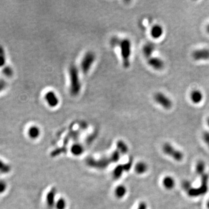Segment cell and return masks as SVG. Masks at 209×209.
<instances>
[{
    "label": "cell",
    "instance_id": "15",
    "mask_svg": "<svg viewBox=\"0 0 209 209\" xmlns=\"http://www.w3.org/2000/svg\"><path fill=\"white\" fill-rule=\"evenodd\" d=\"M135 170L138 174H142L145 173L147 170V166L145 163L141 162L136 165Z\"/></svg>",
    "mask_w": 209,
    "mask_h": 209
},
{
    "label": "cell",
    "instance_id": "33",
    "mask_svg": "<svg viewBox=\"0 0 209 209\" xmlns=\"http://www.w3.org/2000/svg\"><path fill=\"white\" fill-rule=\"evenodd\" d=\"M207 208L208 209H209V201H208L207 203Z\"/></svg>",
    "mask_w": 209,
    "mask_h": 209
},
{
    "label": "cell",
    "instance_id": "32",
    "mask_svg": "<svg viewBox=\"0 0 209 209\" xmlns=\"http://www.w3.org/2000/svg\"><path fill=\"white\" fill-rule=\"evenodd\" d=\"M207 124L209 127V117H208V118L207 119Z\"/></svg>",
    "mask_w": 209,
    "mask_h": 209
},
{
    "label": "cell",
    "instance_id": "7",
    "mask_svg": "<svg viewBox=\"0 0 209 209\" xmlns=\"http://www.w3.org/2000/svg\"><path fill=\"white\" fill-rule=\"evenodd\" d=\"M192 58L196 61H206L209 60V48L198 49L192 53Z\"/></svg>",
    "mask_w": 209,
    "mask_h": 209
},
{
    "label": "cell",
    "instance_id": "14",
    "mask_svg": "<svg viewBox=\"0 0 209 209\" xmlns=\"http://www.w3.org/2000/svg\"><path fill=\"white\" fill-rule=\"evenodd\" d=\"M28 134L31 138L36 139L39 138L40 135V130L37 126H31L29 129Z\"/></svg>",
    "mask_w": 209,
    "mask_h": 209
},
{
    "label": "cell",
    "instance_id": "18",
    "mask_svg": "<svg viewBox=\"0 0 209 209\" xmlns=\"http://www.w3.org/2000/svg\"><path fill=\"white\" fill-rule=\"evenodd\" d=\"M206 169V165L204 162L200 160L198 162L196 166V172L198 175H200L201 176L203 175Z\"/></svg>",
    "mask_w": 209,
    "mask_h": 209
},
{
    "label": "cell",
    "instance_id": "1",
    "mask_svg": "<svg viewBox=\"0 0 209 209\" xmlns=\"http://www.w3.org/2000/svg\"><path fill=\"white\" fill-rule=\"evenodd\" d=\"M69 76L70 80L69 91L72 96H77L79 94L82 84L80 80L79 70L76 66L72 65L69 69Z\"/></svg>",
    "mask_w": 209,
    "mask_h": 209
},
{
    "label": "cell",
    "instance_id": "26",
    "mask_svg": "<svg viewBox=\"0 0 209 209\" xmlns=\"http://www.w3.org/2000/svg\"><path fill=\"white\" fill-rule=\"evenodd\" d=\"M7 188V184L5 181L0 180V193H2L5 191Z\"/></svg>",
    "mask_w": 209,
    "mask_h": 209
},
{
    "label": "cell",
    "instance_id": "11",
    "mask_svg": "<svg viewBox=\"0 0 209 209\" xmlns=\"http://www.w3.org/2000/svg\"><path fill=\"white\" fill-rule=\"evenodd\" d=\"M156 49V46L154 43L149 42L146 43L142 48V53L144 57L147 59L152 57L155 50Z\"/></svg>",
    "mask_w": 209,
    "mask_h": 209
},
{
    "label": "cell",
    "instance_id": "5",
    "mask_svg": "<svg viewBox=\"0 0 209 209\" xmlns=\"http://www.w3.org/2000/svg\"><path fill=\"white\" fill-rule=\"evenodd\" d=\"M163 150L165 154L171 157L177 162L181 161L184 158V154L180 150L175 149L169 143H165L163 146Z\"/></svg>",
    "mask_w": 209,
    "mask_h": 209
},
{
    "label": "cell",
    "instance_id": "21",
    "mask_svg": "<svg viewBox=\"0 0 209 209\" xmlns=\"http://www.w3.org/2000/svg\"><path fill=\"white\" fill-rule=\"evenodd\" d=\"M6 63V56L4 48L0 45V67H4Z\"/></svg>",
    "mask_w": 209,
    "mask_h": 209
},
{
    "label": "cell",
    "instance_id": "25",
    "mask_svg": "<svg viewBox=\"0 0 209 209\" xmlns=\"http://www.w3.org/2000/svg\"><path fill=\"white\" fill-rule=\"evenodd\" d=\"M117 146L118 147L121 149V151L123 153H125V152H127V150H128V147L127 145H125V144L122 142V141H120L118 142L117 144Z\"/></svg>",
    "mask_w": 209,
    "mask_h": 209
},
{
    "label": "cell",
    "instance_id": "27",
    "mask_svg": "<svg viewBox=\"0 0 209 209\" xmlns=\"http://www.w3.org/2000/svg\"><path fill=\"white\" fill-rule=\"evenodd\" d=\"M203 139L209 147V132L205 131L203 134Z\"/></svg>",
    "mask_w": 209,
    "mask_h": 209
},
{
    "label": "cell",
    "instance_id": "29",
    "mask_svg": "<svg viewBox=\"0 0 209 209\" xmlns=\"http://www.w3.org/2000/svg\"><path fill=\"white\" fill-rule=\"evenodd\" d=\"M183 187L185 190L189 191L192 188L191 184L188 181H185L183 183Z\"/></svg>",
    "mask_w": 209,
    "mask_h": 209
},
{
    "label": "cell",
    "instance_id": "23",
    "mask_svg": "<svg viewBox=\"0 0 209 209\" xmlns=\"http://www.w3.org/2000/svg\"><path fill=\"white\" fill-rule=\"evenodd\" d=\"M11 171V167L8 165L6 164L4 162L0 160V172L1 173H8Z\"/></svg>",
    "mask_w": 209,
    "mask_h": 209
},
{
    "label": "cell",
    "instance_id": "19",
    "mask_svg": "<svg viewBox=\"0 0 209 209\" xmlns=\"http://www.w3.org/2000/svg\"><path fill=\"white\" fill-rule=\"evenodd\" d=\"M2 72L7 77H11L14 75L13 69L10 66H5L2 70Z\"/></svg>",
    "mask_w": 209,
    "mask_h": 209
},
{
    "label": "cell",
    "instance_id": "28",
    "mask_svg": "<svg viewBox=\"0 0 209 209\" xmlns=\"http://www.w3.org/2000/svg\"><path fill=\"white\" fill-rule=\"evenodd\" d=\"M7 87V83L6 82L2 79H0V92H2L3 90H4Z\"/></svg>",
    "mask_w": 209,
    "mask_h": 209
},
{
    "label": "cell",
    "instance_id": "6",
    "mask_svg": "<svg viewBox=\"0 0 209 209\" xmlns=\"http://www.w3.org/2000/svg\"><path fill=\"white\" fill-rule=\"evenodd\" d=\"M154 100L163 108L169 110L172 107V101L171 99L162 92H157L154 95Z\"/></svg>",
    "mask_w": 209,
    "mask_h": 209
},
{
    "label": "cell",
    "instance_id": "22",
    "mask_svg": "<svg viewBox=\"0 0 209 209\" xmlns=\"http://www.w3.org/2000/svg\"><path fill=\"white\" fill-rule=\"evenodd\" d=\"M124 170H125L124 166H122V165L118 166L114 170V172H113L114 177L116 178H119L122 175Z\"/></svg>",
    "mask_w": 209,
    "mask_h": 209
},
{
    "label": "cell",
    "instance_id": "3",
    "mask_svg": "<svg viewBox=\"0 0 209 209\" xmlns=\"http://www.w3.org/2000/svg\"><path fill=\"white\" fill-rule=\"evenodd\" d=\"M209 177L207 174L201 176V184L198 188H192L188 191V195L191 197H198L205 195L208 191Z\"/></svg>",
    "mask_w": 209,
    "mask_h": 209
},
{
    "label": "cell",
    "instance_id": "31",
    "mask_svg": "<svg viewBox=\"0 0 209 209\" xmlns=\"http://www.w3.org/2000/svg\"><path fill=\"white\" fill-rule=\"evenodd\" d=\"M206 31L208 32V33L209 34V24H208L207 26H206Z\"/></svg>",
    "mask_w": 209,
    "mask_h": 209
},
{
    "label": "cell",
    "instance_id": "24",
    "mask_svg": "<svg viewBox=\"0 0 209 209\" xmlns=\"http://www.w3.org/2000/svg\"><path fill=\"white\" fill-rule=\"evenodd\" d=\"M66 207V200L63 198L59 199L56 203V208L57 209H64Z\"/></svg>",
    "mask_w": 209,
    "mask_h": 209
},
{
    "label": "cell",
    "instance_id": "9",
    "mask_svg": "<svg viewBox=\"0 0 209 209\" xmlns=\"http://www.w3.org/2000/svg\"><path fill=\"white\" fill-rule=\"evenodd\" d=\"M147 63L149 66L156 70H162L165 67L164 61L159 57H150L147 59Z\"/></svg>",
    "mask_w": 209,
    "mask_h": 209
},
{
    "label": "cell",
    "instance_id": "17",
    "mask_svg": "<svg viewBox=\"0 0 209 209\" xmlns=\"http://www.w3.org/2000/svg\"><path fill=\"white\" fill-rule=\"evenodd\" d=\"M56 193V190L55 189H52L51 191L48 193L47 198V204L49 207H52L54 206V199H55V195Z\"/></svg>",
    "mask_w": 209,
    "mask_h": 209
},
{
    "label": "cell",
    "instance_id": "20",
    "mask_svg": "<svg viewBox=\"0 0 209 209\" xmlns=\"http://www.w3.org/2000/svg\"><path fill=\"white\" fill-rule=\"evenodd\" d=\"M83 152V148L79 144H75L72 147V152L73 155L78 156L80 155Z\"/></svg>",
    "mask_w": 209,
    "mask_h": 209
},
{
    "label": "cell",
    "instance_id": "8",
    "mask_svg": "<svg viewBox=\"0 0 209 209\" xmlns=\"http://www.w3.org/2000/svg\"><path fill=\"white\" fill-rule=\"evenodd\" d=\"M44 98L47 103L51 107H57L59 103V100L58 96L55 93V92L52 91H48L45 94Z\"/></svg>",
    "mask_w": 209,
    "mask_h": 209
},
{
    "label": "cell",
    "instance_id": "30",
    "mask_svg": "<svg viewBox=\"0 0 209 209\" xmlns=\"http://www.w3.org/2000/svg\"><path fill=\"white\" fill-rule=\"evenodd\" d=\"M137 209H147V205L145 202H141Z\"/></svg>",
    "mask_w": 209,
    "mask_h": 209
},
{
    "label": "cell",
    "instance_id": "10",
    "mask_svg": "<svg viewBox=\"0 0 209 209\" xmlns=\"http://www.w3.org/2000/svg\"><path fill=\"white\" fill-rule=\"evenodd\" d=\"M203 94L199 89L193 90L190 95V99L193 104H199L203 99Z\"/></svg>",
    "mask_w": 209,
    "mask_h": 209
},
{
    "label": "cell",
    "instance_id": "13",
    "mask_svg": "<svg viewBox=\"0 0 209 209\" xmlns=\"http://www.w3.org/2000/svg\"><path fill=\"white\" fill-rule=\"evenodd\" d=\"M163 184L165 188L168 190H170L175 187V180L172 177L166 176L163 178Z\"/></svg>",
    "mask_w": 209,
    "mask_h": 209
},
{
    "label": "cell",
    "instance_id": "2",
    "mask_svg": "<svg viewBox=\"0 0 209 209\" xmlns=\"http://www.w3.org/2000/svg\"><path fill=\"white\" fill-rule=\"evenodd\" d=\"M119 45L123 60V64L125 68H128L130 66V57L131 55V42L128 39L119 40L117 44Z\"/></svg>",
    "mask_w": 209,
    "mask_h": 209
},
{
    "label": "cell",
    "instance_id": "4",
    "mask_svg": "<svg viewBox=\"0 0 209 209\" xmlns=\"http://www.w3.org/2000/svg\"><path fill=\"white\" fill-rule=\"evenodd\" d=\"M96 55L92 51L87 52L83 57L81 62V70L84 74H87L90 70L95 61Z\"/></svg>",
    "mask_w": 209,
    "mask_h": 209
},
{
    "label": "cell",
    "instance_id": "12",
    "mask_svg": "<svg viewBox=\"0 0 209 209\" xmlns=\"http://www.w3.org/2000/svg\"><path fill=\"white\" fill-rule=\"evenodd\" d=\"M164 33L163 27L160 24H155L150 30V35L154 39H160Z\"/></svg>",
    "mask_w": 209,
    "mask_h": 209
},
{
    "label": "cell",
    "instance_id": "16",
    "mask_svg": "<svg viewBox=\"0 0 209 209\" xmlns=\"http://www.w3.org/2000/svg\"><path fill=\"white\" fill-rule=\"evenodd\" d=\"M127 193V189L123 185H119L115 190V196L118 198H122Z\"/></svg>",
    "mask_w": 209,
    "mask_h": 209
}]
</instances>
